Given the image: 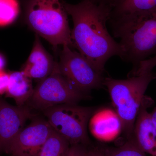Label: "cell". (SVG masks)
<instances>
[{"instance_id":"1","label":"cell","mask_w":156,"mask_h":156,"mask_svg":"<svg viewBox=\"0 0 156 156\" xmlns=\"http://www.w3.org/2000/svg\"><path fill=\"white\" fill-rule=\"evenodd\" d=\"M61 3L72 18L71 38L74 46L95 69L102 74L110 58L115 56L122 58V48L107 28L111 6L96 4L92 0H83L76 5L63 1Z\"/></svg>"},{"instance_id":"2","label":"cell","mask_w":156,"mask_h":156,"mask_svg":"<svg viewBox=\"0 0 156 156\" xmlns=\"http://www.w3.org/2000/svg\"><path fill=\"white\" fill-rule=\"evenodd\" d=\"M109 21L114 37L119 39L122 48V59L133 63V69L151 55H156V10L110 17Z\"/></svg>"},{"instance_id":"3","label":"cell","mask_w":156,"mask_h":156,"mask_svg":"<svg viewBox=\"0 0 156 156\" xmlns=\"http://www.w3.org/2000/svg\"><path fill=\"white\" fill-rule=\"evenodd\" d=\"M24 10L28 26L54 48L74 47L67 13L59 0H25Z\"/></svg>"},{"instance_id":"4","label":"cell","mask_w":156,"mask_h":156,"mask_svg":"<svg viewBox=\"0 0 156 156\" xmlns=\"http://www.w3.org/2000/svg\"><path fill=\"white\" fill-rule=\"evenodd\" d=\"M156 79L152 71L130 77L127 80L105 78L103 86L107 88L116 113L122 123V130L130 139L144 93L150 83Z\"/></svg>"},{"instance_id":"5","label":"cell","mask_w":156,"mask_h":156,"mask_svg":"<svg viewBox=\"0 0 156 156\" xmlns=\"http://www.w3.org/2000/svg\"><path fill=\"white\" fill-rule=\"evenodd\" d=\"M43 112L53 130L67 140L70 145L87 146L90 144L87 126L95 108L64 104Z\"/></svg>"},{"instance_id":"6","label":"cell","mask_w":156,"mask_h":156,"mask_svg":"<svg viewBox=\"0 0 156 156\" xmlns=\"http://www.w3.org/2000/svg\"><path fill=\"white\" fill-rule=\"evenodd\" d=\"M87 97L73 87L61 74L56 62L52 73L39 81L27 103L33 108L44 111L59 105L77 104Z\"/></svg>"},{"instance_id":"7","label":"cell","mask_w":156,"mask_h":156,"mask_svg":"<svg viewBox=\"0 0 156 156\" xmlns=\"http://www.w3.org/2000/svg\"><path fill=\"white\" fill-rule=\"evenodd\" d=\"M58 69L62 75L74 87L83 94L103 86L104 78L80 53L62 46Z\"/></svg>"},{"instance_id":"8","label":"cell","mask_w":156,"mask_h":156,"mask_svg":"<svg viewBox=\"0 0 156 156\" xmlns=\"http://www.w3.org/2000/svg\"><path fill=\"white\" fill-rule=\"evenodd\" d=\"M53 131L48 120L35 118L4 150L12 156H39Z\"/></svg>"},{"instance_id":"9","label":"cell","mask_w":156,"mask_h":156,"mask_svg":"<svg viewBox=\"0 0 156 156\" xmlns=\"http://www.w3.org/2000/svg\"><path fill=\"white\" fill-rule=\"evenodd\" d=\"M34 116L29 107L13 106L0 99V151L5 149L27 121Z\"/></svg>"},{"instance_id":"10","label":"cell","mask_w":156,"mask_h":156,"mask_svg":"<svg viewBox=\"0 0 156 156\" xmlns=\"http://www.w3.org/2000/svg\"><path fill=\"white\" fill-rule=\"evenodd\" d=\"M153 104L151 98L144 95L134 123L132 137L129 139H132L145 154L155 156L156 129L151 113L147 111Z\"/></svg>"},{"instance_id":"11","label":"cell","mask_w":156,"mask_h":156,"mask_svg":"<svg viewBox=\"0 0 156 156\" xmlns=\"http://www.w3.org/2000/svg\"><path fill=\"white\" fill-rule=\"evenodd\" d=\"M56 62L43 47L37 34L33 48L22 71L31 79L40 81L52 73Z\"/></svg>"},{"instance_id":"12","label":"cell","mask_w":156,"mask_h":156,"mask_svg":"<svg viewBox=\"0 0 156 156\" xmlns=\"http://www.w3.org/2000/svg\"><path fill=\"white\" fill-rule=\"evenodd\" d=\"M89 121V127L92 134L101 140L113 139L122 130L119 118L115 112L110 110L98 112L92 115Z\"/></svg>"},{"instance_id":"13","label":"cell","mask_w":156,"mask_h":156,"mask_svg":"<svg viewBox=\"0 0 156 156\" xmlns=\"http://www.w3.org/2000/svg\"><path fill=\"white\" fill-rule=\"evenodd\" d=\"M34 88L32 79L23 72H14L10 73L6 96L13 98L17 106H22L29 100L33 94Z\"/></svg>"},{"instance_id":"14","label":"cell","mask_w":156,"mask_h":156,"mask_svg":"<svg viewBox=\"0 0 156 156\" xmlns=\"http://www.w3.org/2000/svg\"><path fill=\"white\" fill-rule=\"evenodd\" d=\"M111 17L156 11V0H112Z\"/></svg>"},{"instance_id":"15","label":"cell","mask_w":156,"mask_h":156,"mask_svg":"<svg viewBox=\"0 0 156 156\" xmlns=\"http://www.w3.org/2000/svg\"><path fill=\"white\" fill-rule=\"evenodd\" d=\"M70 145L67 140L53 130L39 156H66Z\"/></svg>"},{"instance_id":"16","label":"cell","mask_w":156,"mask_h":156,"mask_svg":"<svg viewBox=\"0 0 156 156\" xmlns=\"http://www.w3.org/2000/svg\"><path fill=\"white\" fill-rule=\"evenodd\" d=\"M19 13L17 0H0V26L14 22Z\"/></svg>"},{"instance_id":"17","label":"cell","mask_w":156,"mask_h":156,"mask_svg":"<svg viewBox=\"0 0 156 156\" xmlns=\"http://www.w3.org/2000/svg\"><path fill=\"white\" fill-rule=\"evenodd\" d=\"M106 156H146L132 139L117 147L104 148Z\"/></svg>"},{"instance_id":"18","label":"cell","mask_w":156,"mask_h":156,"mask_svg":"<svg viewBox=\"0 0 156 156\" xmlns=\"http://www.w3.org/2000/svg\"><path fill=\"white\" fill-rule=\"evenodd\" d=\"M156 66V54L150 58H147L140 62L137 67L133 71L132 75L137 76L152 71L153 69Z\"/></svg>"},{"instance_id":"19","label":"cell","mask_w":156,"mask_h":156,"mask_svg":"<svg viewBox=\"0 0 156 156\" xmlns=\"http://www.w3.org/2000/svg\"><path fill=\"white\" fill-rule=\"evenodd\" d=\"M89 149L83 144L71 145L66 156H87Z\"/></svg>"},{"instance_id":"20","label":"cell","mask_w":156,"mask_h":156,"mask_svg":"<svg viewBox=\"0 0 156 156\" xmlns=\"http://www.w3.org/2000/svg\"><path fill=\"white\" fill-rule=\"evenodd\" d=\"M10 74L2 71H0V95L6 93L9 86Z\"/></svg>"},{"instance_id":"21","label":"cell","mask_w":156,"mask_h":156,"mask_svg":"<svg viewBox=\"0 0 156 156\" xmlns=\"http://www.w3.org/2000/svg\"><path fill=\"white\" fill-rule=\"evenodd\" d=\"M87 156H106L104 148L93 147L88 151Z\"/></svg>"},{"instance_id":"22","label":"cell","mask_w":156,"mask_h":156,"mask_svg":"<svg viewBox=\"0 0 156 156\" xmlns=\"http://www.w3.org/2000/svg\"><path fill=\"white\" fill-rule=\"evenodd\" d=\"M94 2L98 4H106L111 6L112 0H92Z\"/></svg>"},{"instance_id":"23","label":"cell","mask_w":156,"mask_h":156,"mask_svg":"<svg viewBox=\"0 0 156 156\" xmlns=\"http://www.w3.org/2000/svg\"><path fill=\"white\" fill-rule=\"evenodd\" d=\"M5 65V61L2 55H0V71L3 70Z\"/></svg>"},{"instance_id":"24","label":"cell","mask_w":156,"mask_h":156,"mask_svg":"<svg viewBox=\"0 0 156 156\" xmlns=\"http://www.w3.org/2000/svg\"><path fill=\"white\" fill-rule=\"evenodd\" d=\"M151 115L152 119L156 129V107L155 108L153 111L151 113Z\"/></svg>"},{"instance_id":"25","label":"cell","mask_w":156,"mask_h":156,"mask_svg":"<svg viewBox=\"0 0 156 156\" xmlns=\"http://www.w3.org/2000/svg\"></svg>"}]
</instances>
